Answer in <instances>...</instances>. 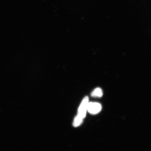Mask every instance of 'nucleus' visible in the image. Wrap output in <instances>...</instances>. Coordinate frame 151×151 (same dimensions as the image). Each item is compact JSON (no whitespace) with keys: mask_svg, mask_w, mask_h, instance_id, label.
Returning a JSON list of instances; mask_svg holds the SVG:
<instances>
[{"mask_svg":"<svg viewBox=\"0 0 151 151\" xmlns=\"http://www.w3.org/2000/svg\"><path fill=\"white\" fill-rule=\"evenodd\" d=\"M83 119H82L79 117L78 116L76 117L75 119L74 122H73V126L75 127H78V126L81 125L82 123Z\"/></svg>","mask_w":151,"mask_h":151,"instance_id":"20e7f679","label":"nucleus"},{"mask_svg":"<svg viewBox=\"0 0 151 151\" xmlns=\"http://www.w3.org/2000/svg\"><path fill=\"white\" fill-rule=\"evenodd\" d=\"M101 105L99 103L90 102L88 103L87 111L90 114H97L101 111Z\"/></svg>","mask_w":151,"mask_h":151,"instance_id":"f03ea898","label":"nucleus"},{"mask_svg":"<svg viewBox=\"0 0 151 151\" xmlns=\"http://www.w3.org/2000/svg\"><path fill=\"white\" fill-rule=\"evenodd\" d=\"M88 97L86 96L83 99L78 109V116L83 119L86 116L88 103Z\"/></svg>","mask_w":151,"mask_h":151,"instance_id":"f257e3e1","label":"nucleus"},{"mask_svg":"<svg viewBox=\"0 0 151 151\" xmlns=\"http://www.w3.org/2000/svg\"><path fill=\"white\" fill-rule=\"evenodd\" d=\"M103 95V91L101 88H95L91 93V96L93 97H101Z\"/></svg>","mask_w":151,"mask_h":151,"instance_id":"7ed1b4c3","label":"nucleus"}]
</instances>
